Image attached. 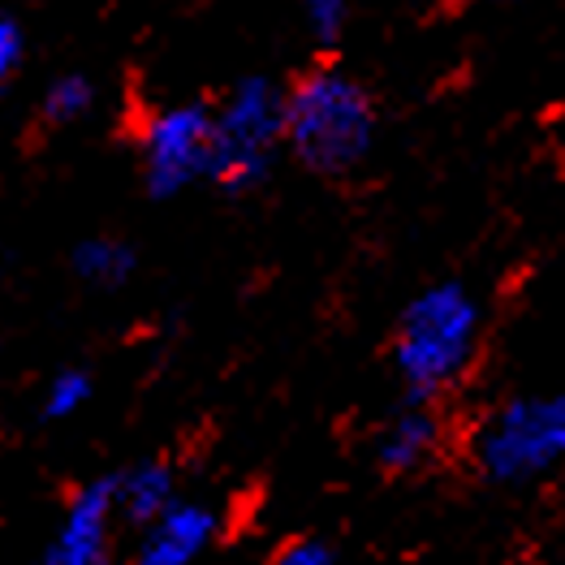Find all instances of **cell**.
Returning a JSON list of instances; mask_svg holds the SVG:
<instances>
[{"instance_id": "cell-1", "label": "cell", "mask_w": 565, "mask_h": 565, "mask_svg": "<svg viewBox=\"0 0 565 565\" xmlns=\"http://www.w3.org/2000/svg\"><path fill=\"white\" fill-rule=\"evenodd\" d=\"M285 142L324 178L359 169L376 142V104L359 78L320 65L302 74L285 95Z\"/></svg>"}, {"instance_id": "cell-2", "label": "cell", "mask_w": 565, "mask_h": 565, "mask_svg": "<svg viewBox=\"0 0 565 565\" xmlns=\"http://www.w3.org/2000/svg\"><path fill=\"white\" fill-rule=\"evenodd\" d=\"M479 350V302L467 285H427L397 320L393 363L419 402H431L471 367Z\"/></svg>"}, {"instance_id": "cell-3", "label": "cell", "mask_w": 565, "mask_h": 565, "mask_svg": "<svg viewBox=\"0 0 565 565\" xmlns=\"http://www.w3.org/2000/svg\"><path fill=\"white\" fill-rule=\"evenodd\" d=\"M475 462L497 483H526L565 467V388L497 406L475 431Z\"/></svg>"}, {"instance_id": "cell-4", "label": "cell", "mask_w": 565, "mask_h": 565, "mask_svg": "<svg viewBox=\"0 0 565 565\" xmlns=\"http://www.w3.org/2000/svg\"><path fill=\"white\" fill-rule=\"evenodd\" d=\"M285 95L273 78H242L216 108L212 182L225 190H255L268 178L273 151L285 142Z\"/></svg>"}, {"instance_id": "cell-5", "label": "cell", "mask_w": 565, "mask_h": 565, "mask_svg": "<svg viewBox=\"0 0 565 565\" xmlns=\"http://www.w3.org/2000/svg\"><path fill=\"white\" fill-rule=\"evenodd\" d=\"M216 156V108L178 104L160 108L142 126V178L156 199L182 194L199 178H212Z\"/></svg>"}, {"instance_id": "cell-6", "label": "cell", "mask_w": 565, "mask_h": 565, "mask_svg": "<svg viewBox=\"0 0 565 565\" xmlns=\"http://www.w3.org/2000/svg\"><path fill=\"white\" fill-rule=\"evenodd\" d=\"M117 483L95 479L61 514V526L44 553V565H108L113 562V531H117Z\"/></svg>"}, {"instance_id": "cell-7", "label": "cell", "mask_w": 565, "mask_h": 565, "mask_svg": "<svg viewBox=\"0 0 565 565\" xmlns=\"http://www.w3.org/2000/svg\"><path fill=\"white\" fill-rule=\"evenodd\" d=\"M445 445V419L431 411V402H411L402 406L388 427L380 431V445H376V458L384 471L393 475H415L424 471L427 462H436Z\"/></svg>"}, {"instance_id": "cell-8", "label": "cell", "mask_w": 565, "mask_h": 565, "mask_svg": "<svg viewBox=\"0 0 565 565\" xmlns=\"http://www.w3.org/2000/svg\"><path fill=\"white\" fill-rule=\"evenodd\" d=\"M212 535H216V514L178 501L156 526H147L135 565H194V557L212 544Z\"/></svg>"}, {"instance_id": "cell-9", "label": "cell", "mask_w": 565, "mask_h": 565, "mask_svg": "<svg viewBox=\"0 0 565 565\" xmlns=\"http://www.w3.org/2000/svg\"><path fill=\"white\" fill-rule=\"evenodd\" d=\"M117 483V514L121 522H139V526H156L173 505H178V479L164 462H139L130 471L113 475Z\"/></svg>"}, {"instance_id": "cell-10", "label": "cell", "mask_w": 565, "mask_h": 565, "mask_svg": "<svg viewBox=\"0 0 565 565\" xmlns=\"http://www.w3.org/2000/svg\"><path fill=\"white\" fill-rule=\"evenodd\" d=\"M74 273L83 281L113 289V285H121L135 273V250L126 242H117V237H92V242H83L74 250Z\"/></svg>"}, {"instance_id": "cell-11", "label": "cell", "mask_w": 565, "mask_h": 565, "mask_svg": "<svg viewBox=\"0 0 565 565\" xmlns=\"http://www.w3.org/2000/svg\"><path fill=\"white\" fill-rule=\"evenodd\" d=\"M92 83L83 78V74H65V78H56L44 95V117L47 121H56V126H65V121H78L87 108H92Z\"/></svg>"}, {"instance_id": "cell-12", "label": "cell", "mask_w": 565, "mask_h": 565, "mask_svg": "<svg viewBox=\"0 0 565 565\" xmlns=\"http://www.w3.org/2000/svg\"><path fill=\"white\" fill-rule=\"evenodd\" d=\"M87 402H92V376L78 372V367H70V372L52 376V384H47L44 415L47 419H70V415H78Z\"/></svg>"}, {"instance_id": "cell-13", "label": "cell", "mask_w": 565, "mask_h": 565, "mask_svg": "<svg viewBox=\"0 0 565 565\" xmlns=\"http://www.w3.org/2000/svg\"><path fill=\"white\" fill-rule=\"evenodd\" d=\"M302 13L320 44H337L350 22V0H302Z\"/></svg>"}, {"instance_id": "cell-14", "label": "cell", "mask_w": 565, "mask_h": 565, "mask_svg": "<svg viewBox=\"0 0 565 565\" xmlns=\"http://www.w3.org/2000/svg\"><path fill=\"white\" fill-rule=\"evenodd\" d=\"M268 565H332V553L320 540H289L285 548L273 553Z\"/></svg>"}, {"instance_id": "cell-15", "label": "cell", "mask_w": 565, "mask_h": 565, "mask_svg": "<svg viewBox=\"0 0 565 565\" xmlns=\"http://www.w3.org/2000/svg\"><path fill=\"white\" fill-rule=\"evenodd\" d=\"M18 56H22V31H18L13 18H0V92L13 74V65H18Z\"/></svg>"}]
</instances>
